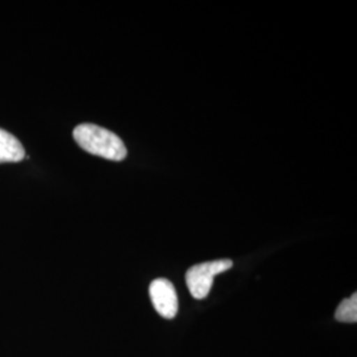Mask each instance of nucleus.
Segmentation results:
<instances>
[{"label": "nucleus", "instance_id": "nucleus-4", "mask_svg": "<svg viewBox=\"0 0 357 357\" xmlns=\"http://www.w3.org/2000/svg\"><path fill=\"white\" fill-rule=\"evenodd\" d=\"M26 158V151L20 141L13 134L0 128V165L16 163Z\"/></svg>", "mask_w": 357, "mask_h": 357}, {"label": "nucleus", "instance_id": "nucleus-1", "mask_svg": "<svg viewBox=\"0 0 357 357\" xmlns=\"http://www.w3.org/2000/svg\"><path fill=\"white\" fill-rule=\"evenodd\" d=\"M73 138L86 153L105 159L121 162L128 156V150L122 139L114 132L91 123H82L73 131Z\"/></svg>", "mask_w": 357, "mask_h": 357}, {"label": "nucleus", "instance_id": "nucleus-5", "mask_svg": "<svg viewBox=\"0 0 357 357\" xmlns=\"http://www.w3.org/2000/svg\"><path fill=\"white\" fill-rule=\"evenodd\" d=\"M335 318L343 323H356L357 321V294L351 298L344 299L335 312Z\"/></svg>", "mask_w": 357, "mask_h": 357}, {"label": "nucleus", "instance_id": "nucleus-3", "mask_svg": "<svg viewBox=\"0 0 357 357\" xmlns=\"http://www.w3.org/2000/svg\"><path fill=\"white\" fill-rule=\"evenodd\" d=\"M150 298L158 314L166 319H174L178 314V294L174 284L165 278H158L150 284Z\"/></svg>", "mask_w": 357, "mask_h": 357}, {"label": "nucleus", "instance_id": "nucleus-2", "mask_svg": "<svg viewBox=\"0 0 357 357\" xmlns=\"http://www.w3.org/2000/svg\"><path fill=\"white\" fill-rule=\"evenodd\" d=\"M233 262L230 259H218L192 266L185 274V282L192 296L195 299L206 298L217 274L229 270Z\"/></svg>", "mask_w": 357, "mask_h": 357}]
</instances>
